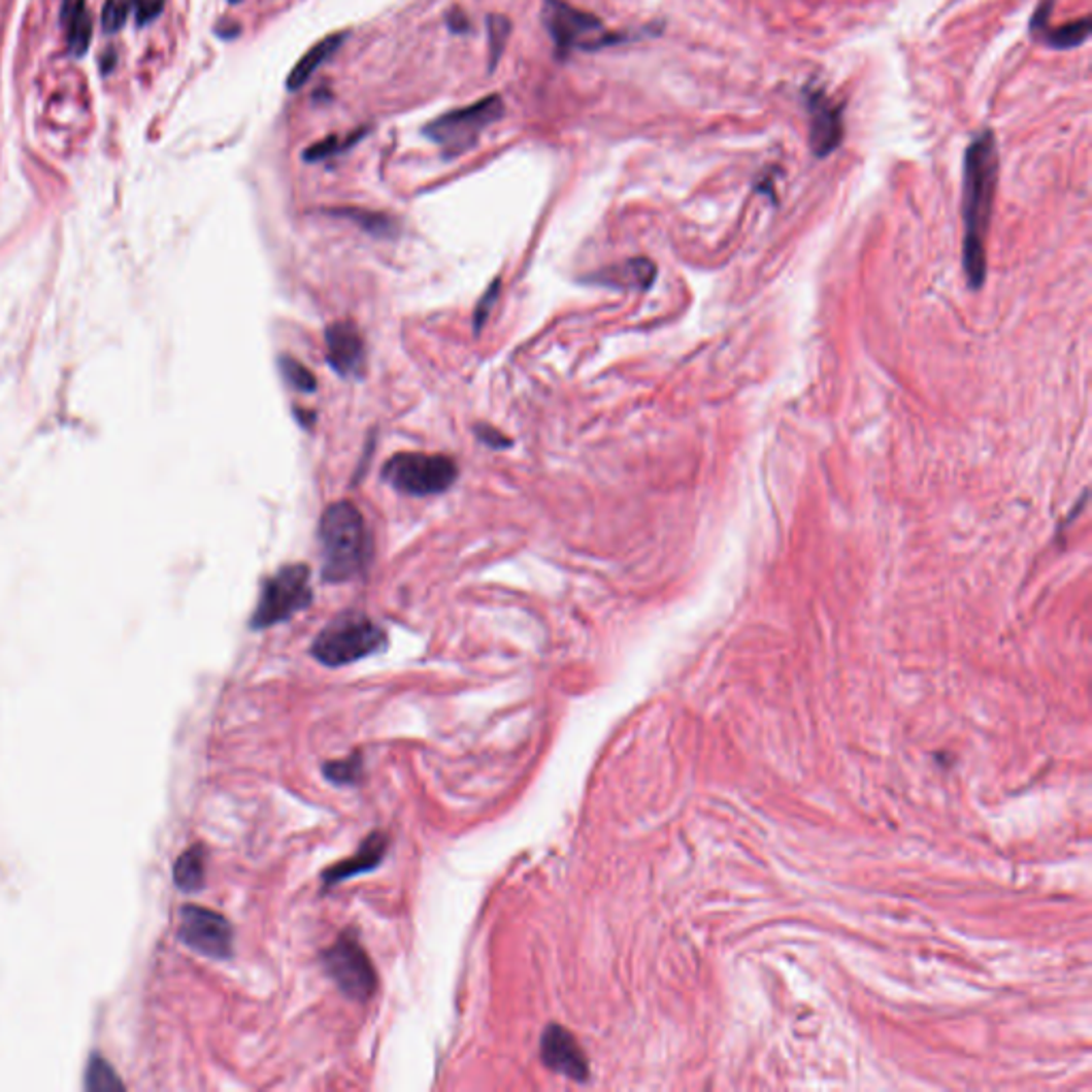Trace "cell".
<instances>
[{
  "label": "cell",
  "mask_w": 1092,
  "mask_h": 1092,
  "mask_svg": "<svg viewBox=\"0 0 1092 1092\" xmlns=\"http://www.w3.org/2000/svg\"><path fill=\"white\" fill-rule=\"evenodd\" d=\"M60 18L67 28V43L71 54L84 56L92 41V18L86 9V0H65Z\"/></svg>",
  "instance_id": "15"
},
{
  "label": "cell",
  "mask_w": 1092,
  "mask_h": 1092,
  "mask_svg": "<svg viewBox=\"0 0 1092 1092\" xmlns=\"http://www.w3.org/2000/svg\"><path fill=\"white\" fill-rule=\"evenodd\" d=\"M323 547V578L346 583L361 576L371 559V538L365 519L353 502L331 504L319 527Z\"/></svg>",
  "instance_id": "2"
},
{
  "label": "cell",
  "mask_w": 1092,
  "mask_h": 1092,
  "mask_svg": "<svg viewBox=\"0 0 1092 1092\" xmlns=\"http://www.w3.org/2000/svg\"><path fill=\"white\" fill-rule=\"evenodd\" d=\"M497 293H499V279H495L493 287L489 289V293L483 297V301L478 303V307H476V311H474V329H476V331H481L485 319L489 317V309H491V305L495 303Z\"/></svg>",
  "instance_id": "27"
},
{
  "label": "cell",
  "mask_w": 1092,
  "mask_h": 1092,
  "mask_svg": "<svg viewBox=\"0 0 1092 1092\" xmlns=\"http://www.w3.org/2000/svg\"><path fill=\"white\" fill-rule=\"evenodd\" d=\"M173 880H175L177 888H181L184 892H195V890H199L203 886V882H205V850L201 846L186 850L179 856V860L175 862Z\"/></svg>",
  "instance_id": "17"
},
{
  "label": "cell",
  "mask_w": 1092,
  "mask_h": 1092,
  "mask_svg": "<svg viewBox=\"0 0 1092 1092\" xmlns=\"http://www.w3.org/2000/svg\"><path fill=\"white\" fill-rule=\"evenodd\" d=\"M231 3H239V0H231Z\"/></svg>",
  "instance_id": "29"
},
{
  "label": "cell",
  "mask_w": 1092,
  "mask_h": 1092,
  "mask_svg": "<svg viewBox=\"0 0 1092 1092\" xmlns=\"http://www.w3.org/2000/svg\"><path fill=\"white\" fill-rule=\"evenodd\" d=\"M387 846H389L387 834H383V832H373V834H369V836L363 840V846L359 848V852H357L353 858L341 860V862L329 866V868L323 872L325 888H331V886H335V884H339V882L351 880V878L359 875V872H365V870L376 868V866L383 862L385 854H387Z\"/></svg>",
  "instance_id": "14"
},
{
  "label": "cell",
  "mask_w": 1092,
  "mask_h": 1092,
  "mask_svg": "<svg viewBox=\"0 0 1092 1092\" xmlns=\"http://www.w3.org/2000/svg\"><path fill=\"white\" fill-rule=\"evenodd\" d=\"M457 463L446 455L399 453L385 465L383 478L405 495H438L457 481Z\"/></svg>",
  "instance_id": "5"
},
{
  "label": "cell",
  "mask_w": 1092,
  "mask_h": 1092,
  "mask_svg": "<svg viewBox=\"0 0 1092 1092\" xmlns=\"http://www.w3.org/2000/svg\"><path fill=\"white\" fill-rule=\"evenodd\" d=\"M323 964L337 988L355 1001H367L376 990L378 980L373 964L351 930L323 952Z\"/></svg>",
  "instance_id": "8"
},
{
  "label": "cell",
  "mask_w": 1092,
  "mask_h": 1092,
  "mask_svg": "<svg viewBox=\"0 0 1092 1092\" xmlns=\"http://www.w3.org/2000/svg\"><path fill=\"white\" fill-rule=\"evenodd\" d=\"M327 361L339 373V376L351 378L359 376L363 369L365 349L363 337L353 321L333 323L325 333Z\"/></svg>",
  "instance_id": "12"
},
{
  "label": "cell",
  "mask_w": 1092,
  "mask_h": 1092,
  "mask_svg": "<svg viewBox=\"0 0 1092 1092\" xmlns=\"http://www.w3.org/2000/svg\"><path fill=\"white\" fill-rule=\"evenodd\" d=\"M279 365H283V373H285V380L299 393H315L317 391V378L315 373H311L303 363H299L297 359L293 357H283L279 359Z\"/></svg>",
  "instance_id": "20"
},
{
  "label": "cell",
  "mask_w": 1092,
  "mask_h": 1092,
  "mask_svg": "<svg viewBox=\"0 0 1092 1092\" xmlns=\"http://www.w3.org/2000/svg\"><path fill=\"white\" fill-rule=\"evenodd\" d=\"M335 213L337 216H346L349 221H355L357 225H361L371 235L387 237V235H391L395 231V225L389 221L387 216H380V213L359 211V209H341V211H335Z\"/></svg>",
  "instance_id": "21"
},
{
  "label": "cell",
  "mask_w": 1092,
  "mask_h": 1092,
  "mask_svg": "<svg viewBox=\"0 0 1092 1092\" xmlns=\"http://www.w3.org/2000/svg\"><path fill=\"white\" fill-rule=\"evenodd\" d=\"M311 600H315V594H311L309 587V568L305 564L279 568L275 574L265 578L250 626H253V630L277 626V623L289 621L293 615L305 610Z\"/></svg>",
  "instance_id": "4"
},
{
  "label": "cell",
  "mask_w": 1092,
  "mask_h": 1092,
  "mask_svg": "<svg viewBox=\"0 0 1092 1092\" xmlns=\"http://www.w3.org/2000/svg\"><path fill=\"white\" fill-rule=\"evenodd\" d=\"M346 41V33H335V35H329L325 37L323 41H319L315 47H311L299 62L295 65V69L291 71L289 75V90H299L305 86V81L315 75L325 62L341 47V43Z\"/></svg>",
  "instance_id": "16"
},
{
  "label": "cell",
  "mask_w": 1092,
  "mask_h": 1092,
  "mask_svg": "<svg viewBox=\"0 0 1092 1092\" xmlns=\"http://www.w3.org/2000/svg\"><path fill=\"white\" fill-rule=\"evenodd\" d=\"M540 1056L542 1063L555 1071L566 1076L574 1082H587L589 1078V1065L585 1052L576 1044V1039L566 1031L564 1026L551 1024L542 1035L540 1044Z\"/></svg>",
  "instance_id": "11"
},
{
  "label": "cell",
  "mask_w": 1092,
  "mask_h": 1092,
  "mask_svg": "<svg viewBox=\"0 0 1092 1092\" xmlns=\"http://www.w3.org/2000/svg\"><path fill=\"white\" fill-rule=\"evenodd\" d=\"M135 9V18L139 26L150 24L154 18H159L165 9V0H131Z\"/></svg>",
  "instance_id": "26"
},
{
  "label": "cell",
  "mask_w": 1092,
  "mask_h": 1092,
  "mask_svg": "<svg viewBox=\"0 0 1092 1092\" xmlns=\"http://www.w3.org/2000/svg\"><path fill=\"white\" fill-rule=\"evenodd\" d=\"M476 433H478V438H481L487 446H491V449H504V446L510 444V440L504 438V433L495 431V429L489 427V425H478V427H476Z\"/></svg>",
  "instance_id": "28"
},
{
  "label": "cell",
  "mask_w": 1092,
  "mask_h": 1092,
  "mask_svg": "<svg viewBox=\"0 0 1092 1092\" xmlns=\"http://www.w3.org/2000/svg\"><path fill=\"white\" fill-rule=\"evenodd\" d=\"M361 135H363V131L353 133L351 139L337 137V135H335V137H327V139H323L321 143H317V145H311V147L305 150V161H311V163H315V161L329 159V156L341 154L344 150H349L351 145H355V143L361 139Z\"/></svg>",
  "instance_id": "23"
},
{
  "label": "cell",
  "mask_w": 1092,
  "mask_h": 1092,
  "mask_svg": "<svg viewBox=\"0 0 1092 1092\" xmlns=\"http://www.w3.org/2000/svg\"><path fill=\"white\" fill-rule=\"evenodd\" d=\"M487 30H489V52H491V67L497 65L499 56H502L508 33H510V22L504 15H489L487 18Z\"/></svg>",
  "instance_id": "22"
},
{
  "label": "cell",
  "mask_w": 1092,
  "mask_h": 1092,
  "mask_svg": "<svg viewBox=\"0 0 1092 1092\" xmlns=\"http://www.w3.org/2000/svg\"><path fill=\"white\" fill-rule=\"evenodd\" d=\"M387 644L385 630L363 613H344L335 617L311 644V655L325 666H346L367 655L378 653Z\"/></svg>",
  "instance_id": "3"
},
{
  "label": "cell",
  "mask_w": 1092,
  "mask_h": 1092,
  "mask_svg": "<svg viewBox=\"0 0 1092 1092\" xmlns=\"http://www.w3.org/2000/svg\"><path fill=\"white\" fill-rule=\"evenodd\" d=\"M88 1088L90 1090H120L124 1088L122 1082L115 1078V1073L109 1069L105 1060L99 1056L92 1058L90 1069H88Z\"/></svg>",
  "instance_id": "24"
},
{
  "label": "cell",
  "mask_w": 1092,
  "mask_h": 1092,
  "mask_svg": "<svg viewBox=\"0 0 1092 1092\" xmlns=\"http://www.w3.org/2000/svg\"><path fill=\"white\" fill-rule=\"evenodd\" d=\"M653 275H655V267L651 261H644V259H636L626 265H619L615 269L604 271L606 283H626V285H640V287H649Z\"/></svg>",
  "instance_id": "18"
},
{
  "label": "cell",
  "mask_w": 1092,
  "mask_h": 1092,
  "mask_svg": "<svg viewBox=\"0 0 1092 1092\" xmlns=\"http://www.w3.org/2000/svg\"><path fill=\"white\" fill-rule=\"evenodd\" d=\"M998 181V150L992 131L975 135L964 154L962 261L971 289L986 279V241Z\"/></svg>",
  "instance_id": "1"
},
{
  "label": "cell",
  "mask_w": 1092,
  "mask_h": 1092,
  "mask_svg": "<svg viewBox=\"0 0 1092 1092\" xmlns=\"http://www.w3.org/2000/svg\"><path fill=\"white\" fill-rule=\"evenodd\" d=\"M1052 9H1054V0H1041L1037 11L1033 13L1031 33L1035 35V39L1054 49H1071V47L1082 45L1090 35V20L1082 18L1065 26H1050L1046 18L1052 13Z\"/></svg>",
  "instance_id": "13"
},
{
  "label": "cell",
  "mask_w": 1092,
  "mask_h": 1092,
  "mask_svg": "<svg viewBox=\"0 0 1092 1092\" xmlns=\"http://www.w3.org/2000/svg\"><path fill=\"white\" fill-rule=\"evenodd\" d=\"M808 109V143L818 159H826L843 141V115L840 107L824 90H806Z\"/></svg>",
  "instance_id": "10"
},
{
  "label": "cell",
  "mask_w": 1092,
  "mask_h": 1092,
  "mask_svg": "<svg viewBox=\"0 0 1092 1092\" xmlns=\"http://www.w3.org/2000/svg\"><path fill=\"white\" fill-rule=\"evenodd\" d=\"M506 107L499 97H487L470 107L449 111L425 127V135L444 147L446 154L459 156L470 150L478 135L504 115Z\"/></svg>",
  "instance_id": "6"
},
{
  "label": "cell",
  "mask_w": 1092,
  "mask_h": 1092,
  "mask_svg": "<svg viewBox=\"0 0 1092 1092\" xmlns=\"http://www.w3.org/2000/svg\"><path fill=\"white\" fill-rule=\"evenodd\" d=\"M131 11V0H107L103 9V28L105 33H115L127 22Z\"/></svg>",
  "instance_id": "25"
},
{
  "label": "cell",
  "mask_w": 1092,
  "mask_h": 1092,
  "mask_svg": "<svg viewBox=\"0 0 1092 1092\" xmlns=\"http://www.w3.org/2000/svg\"><path fill=\"white\" fill-rule=\"evenodd\" d=\"M542 22L559 54H568L574 47L598 49L621 39L604 33V26L596 15L581 11L564 0H544Z\"/></svg>",
  "instance_id": "7"
},
{
  "label": "cell",
  "mask_w": 1092,
  "mask_h": 1092,
  "mask_svg": "<svg viewBox=\"0 0 1092 1092\" xmlns=\"http://www.w3.org/2000/svg\"><path fill=\"white\" fill-rule=\"evenodd\" d=\"M323 772H325V776L329 779V782H333L337 786H355V784L361 782V776H363V758H361V754H355V756H349L344 760L327 762L323 766Z\"/></svg>",
  "instance_id": "19"
},
{
  "label": "cell",
  "mask_w": 1092,
  "mask_h": 1092,
  "mask_svg": "<svg viewBox=\"0 0 1092 1092\" xmlns=\"http://www.w3.org/2000/svg\"><path fill=\"white\" fill-rule=\"evenodd\" d=\"M181 941L209 958H229L233 952V928L221 914L189 904L181 909Z\"/></svg>",
  "instance_id": "9"
}]
</instances>
